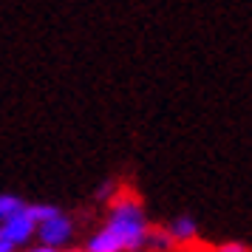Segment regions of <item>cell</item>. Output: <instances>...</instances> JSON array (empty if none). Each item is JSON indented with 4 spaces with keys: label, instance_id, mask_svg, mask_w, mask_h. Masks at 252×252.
<instances>
[{
    "label": "cell",
    "instance_id": "obj_3",
    "mask_svg": "<svg viewBox=\"0 0 252 252\" xmlns=\"http://www.w3.org/2000/svg\"><path fill=\"white\" fill-rule=\"evenodd\" d=\"M34 229H37V224L26 216V207H23L17 216H12L9 221L0 224V235L9 241L12 247H26L29 241L34 238Z\"/></svg>",
    "mask_w": 252,
    "mask_h": 252
},
{
    "label": "cell",
    "instance_id": "obj_12",
    "mask_svg": "<svg viewBox=\"0 0 252 252\" xmlns=\"http://www.w3.org/2000/svg\"><path fill=\"white\" fill-rule=\"evenodd\" d=\"M0 252H17V247H12L9 241H6L3 235H0Z\"/></svg>",
    "mask_w": 252,
    "mask_h": 252
},
{
    "label": "cell",
    "instance_id": "obj_8",
    "mask_svg": "<svg viewBox=\"0 0 252 252\" xmlns=\"http://www.w3.org/2000/svg\"><path fill=\"white\" fill-rule=\"evenodd\" d=\"M60 210L54 204H26V216L32 218L34 224H40V221H46V218H54Z\"/></svg>",
    "mask_w": 252,
    "mask_h": 252
},
{
    "label": "cell",
    "instance_id": "obj_13",
    "mask_svg": "<svg viewBox=\"0 0 252 252\" xmlns=\"http://www.w3.org/2000/svg\"><path fill=\"white\" fill-rule=\"evenodd\" d=\"M136 252H150V250H145V247H142V250H136Z\"/></svg>",
    "mask_w": 252,
    "mask_h": 252
},
{
    "label": "cell",
    "instance_id": "obj_1",
    "mask_svg": "<svg viewBox=\"0 0 252 252\" xmlns=\"http://www.w3.org/2000/svg\"><path fill=\"white\" fill-rule=\"evenodd\" d=\"M105 227L116 235L122 244V252H136L145 247V235H148V216L136 190H130L125 184H116L111 204H108V218Z\"/></svg>",
    "mask_w": 252,
    "mask_h": 252
},
{
    "label": "cell",
    "instance_id": "obj_7",
    "mask_svg": "<svg viewBox=\"0 0 252 252\" xmlns=\"http://www.w3.org/2000/svg\"><path fill=\"white\" fill-rule=\"evenodd\" d=\"M23 207H26L23 198H17V195H12V193H3V195H0V224H3V221H9L12 216H17Z\"/></svg>",
    "mask_w": 252,
    "mask_h": 252
},
{
    "label": "cell",
    "instance_id": "obj_5",
    "mask_svg": "<svg viewBox=\"0 0 252 252\" xmlns=\"http://www.w3.org/2000/svg\"><path fill=\"white\" fill-rule=\"evenodd\" d=\"M82 252H122V244L116 241V235L111 232V229L102 227V229H96L91 238L85 241Z\"/></svg>",
    "mask_w": 252,
    "mask_h": 252
},
{
    "label": "cell",
    "instance_id": "obj_9",
    "mask_svg": "<svg viewBox=\"0 0 252 252\" xmlns=\"http://www.w3.org/2000/svg\"><path fill=\"white\" fill-rule=\"evenodd\" d=\"M213 252H250V247H247V244H241V241H227V244L216 247Z\"/></svg>",
    "mask_w": 252,
    "mask_h": 252
},
{
    "label": "cell",
    "instance_id": "obj_6",
    "mask_svg": "<svg viewBox=\"0 0 252 252\" xmlns=\"http://www.w3.org/2000/svg\"><path fill=\"white\" fill-rule=\"evenodd\" d=\"M145 250H150V252H176L179 244L173 241V235L167 232V227H148Z\"/></svg>",
    "mask_w": 252,
    "mask_h": 252
},
{
    "label": "cell",
    "instance_id": "obj_11",
    "mask_svg": "<svg viewBox=\"0 0 252 252\" xmlns=\"http://www.w3.org/2000/svg\"><path fill=\"white\" fill-rule=\"evenodd\" d=\"M23 252H63V250H54V247H46V244H37V247H26Z\"/></svg>",
    "mask_w": 252,
    "mask_h": 252
},
{
    "label": "cell",
    "instance_id": "obj_14",
    "mask_svg": "<svg viewBox=\"0 0 252 252\" xmlns=\"http://www.w3.org/2000/svg\"><path fill=\"white\" fill-rule=\"evenodd\" d=\"M68 252H82V250H68Z\"/></svg>",
    "mask_w": 252,
    "mask_h": 252
},
{
    "label": "cell",
    "instance_id": "obj_10",
    "mask_svg": "<svg viewBox=\"0 0 252 252\" xmlns=\"http://www.w3.org/2000/svg\"><path fill=\"white\" fill-rule=\"evenodd\" d=\"M114 190H116V182L99 184V190H96V198H111V195H114Z\"/></svg>",
    "mask_w": 252,
    "mask_h": 252
},
{
    "label": "cell",
    "instance_id": "obj_2",
    "mask_svg": "<svg viewBox=\"0 0 252 252\" xmlns=\"http://www.w3.org/2000/svg\"><path fill=\"white\" fill-rule=\"evenodd\" d=\"M71 232H74V224H71V218L63 216V213H57L54 218L40 221V224H37V229H34V235L40 238V244L54 247V250H63V247L68 244Z\"/></svg>",
    "mask_w": 252,
    "mask_h": 252
},
{
    "label": "cell",
    "instance_id": "obj_15",
    "mask_svg": "<svg viewBox=\"0 0 252 252\" xmlns=\"http://www.w3.org/2000/svg\"><path fill=\"white\" fill-rule=\"evenodd\" d=\"M250 252H252V250H250Z\"/></svg>",
    "mask_w": 252,
    "mask_h": 252
},
{
    "label": "cell",
    "instance_id": "obj_4",
    "mask_svg": "<svg viewBox=\"0 0 252 252\" xmlns=\"http://www.w3.org/2000/svg\"><path fill=\"white\" fill-rule=\"evenodd\" d=\"M167 232L173 235V241L179 247H187V244H195V238H198V224L190 216H179V218H173Z\"/></svg>",
    "mask_w": 252,
    "mask_h": 252
}]
</instances>
